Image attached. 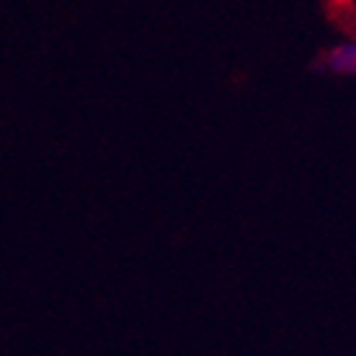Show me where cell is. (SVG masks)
Masks as SVG:
<instances>
[{
	"mask_svg": "<svg viewBox=\"0 0 356 356\" xmlns=\"http://www.w3.org/2000/svg\"><path fill=\"white\" fill-rule=\"evenodd\" d=\"M325 65L333 73H356V44H341L327 52Z\"/></svg>",
	"mask_w": 356,
	"mask_h": 356,
	"instance_id": "cell-1",
	"label": "cell"
}]
</instances>
